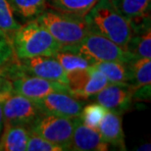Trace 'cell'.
I'll list each match as a JSON object with an SVG mask.
<instances>
[{"mask_svg": "<svg viewBox=\"0 0 151 151\" xmlns=\"http://www.w3.org/2000/svg\"><path fill=\"white\" fill-rule=\"evenodd\" d=\"M84 19L90 32L103 35L126 49L132 37V26L111 0H97Z\"/></svg>", "mask_w": 151, "mask_h": 151, "instance_id": "cell-1", "label": "cell"}, {"mask_svg": "<svg viewBox=\"0 0 151 151\" xmlns=\"http://www.w3.org/2000/svg\"><path fill=\"white\" fill-rule=\"evenodd\" d=\"M61 46V50L76 46L90 32L84 17L55 9L44 10L35 18Z\"/></svg>", "mask_w": 151, "mask_h": 151, "instance_id": "cell-2", "label": "cell"}, {"mask_svg": "<svg viewBox=\"0 0 151 151\" xmlns=\"http://www.w3.org/2000/svg\"><path fill=\"white\" fill-rule=\"evenodd\" d=\"M14 54L19 59L54 56L61 46L37 19L20 26L13 37Z\"/></svg>", "mask_w": 151, "mask_h": 151, "instance_id": "cell-3", "label": "cell"}, {"mask_svg": "<svg viewBox=\"0 0 151 151\" xmlns=\"http://www.w3.org/2000/svg\"><path fill=\"white\" fill-rule=\"evenodd\" d=\"M63 51L78 54L86 59L90 65L107 61L128 63L129 60L134 58L123 47L119 46L103 35L92 32H89L76 46Z\"/></svg>", "mask_w": 151, "mask_h": 151, "instance_id": "cell-4", "label": "cell"}, {"mask_svg": "<svg viewBox=\"0 0 151 151\" xmlns=\"http://www.w3.org/2000/svg\"><path fill=\"white\" fill-rule=\"evenodd\" d=\"M0 105L5 126H25L31 128L42 113L37 102L18 94L13 90L0 92Z\"/></svg>", "mask_w": 151, "mask_h": 151, "instance_id": "cell-5", "label": "cell"}, {"mask_svg": "<svg viewBox=\"0 0 151 151\" xmlns=\"http://www.w3.org/2000/svg\"><path fill=\"white\" fill-rule=\"evenodd\" d=\"M74 125V119L42 114L32 124L29 131L60 146L63 150H70Z\"/></svg>", "mask_w": 151, "mask_h": 151, "instance_id": "cell-6", "label": "cell"}, {"mask_svg": "<svg viewBox=\"0 0 151 151\" xmlns=\"http://www.w3.org/2000/svg\"><path fill=\"white\" fill-rule=\"evenodd\" d=\"M67 87L71 95L78 99H88L109 83L106 77L91 65L86 69L67 73Z\"/></svg>", "mask_w": 151, "mask_h": 151, "instance_id": "cell-7", "label": "cell"}, {"mask_svg": "<svg viewBox=\"0 0 151 151\" xmlns=\"http://www.w3.org/2000/svg\"><path fill=\"white\" fill-rule=\"evenodd\" d=\"M17 66L22 74L35 76L67 86V72L54 56H35L19 59Z\"/></svg>", "mask_w": 151, "mask_h": 151, "instance_id": "cell-8", "label": "cell"}, {"mask_svg": "<svg viewBox=\"0 0 151 151\" xmlns=\"http://www.w3.org/2000/svg\"><path fill=\"white\" fill-rule=\"evenodd\" d=\"M12 90L35 102L40 100L51 92L69 93L66 84L27 74H21L12 81Z\"/></svg>", "mask_w": 151, "mask_h": 151, "instance_id": "cell-9", "label": "cell"}, {"mask_svg": "<svg viewBox=\"0 0 151 151\" xmlns=\"http://www.w3.org/2000/svg\"><path fill=\"white\" fill-rule=\"evenodd\" d=\"M38 108L43 114L54 115L74 119L80 116L84 106L81 99L74 97L68 92H51L37 101Z\"/></svg>", "mask_w": 151, "mask_h": 151, "instance_id": "cell-10", "label": "cell"}, {"mask_svg": "<svg viewBox=\"0 0 151 151\" xmlns=\"http://www.w3.org/2000/svg\"><path fill=\"white\" fill-rule=\"evenodd\" d=\"M134 88L131 83H108L94 95L96 103L111 112L122 114L129 110L134 100Z\"/></svg>", "mask_w": 151, "mask_h": 151, "instance_id": "cell-11", "label": "cell"}, {"mask_svg": "<svg viewBox=\"0 0 151 151\" xmlns=\"http://www.w3.org/2000/svg\"><path fill=\"white\" fill-rule=\"evenodd\" d=\"M74 123L70 150L106 151L108 149V144L102 138L98 129L86 126L78 117L74 118Z\"/></svg>", "mask_w": 151, "mask_h": 151, "instance_id": "cell-12", "label": "cell"}, {"mask_svg": "<svg viewBox=\"0 0 151 151\" xmlns=\"http://www.w3.org/2000/svg\"><path fill=\"white\" fill-rule=\"evenodd\" d=\"M132 37L126 47L134 58L151 59V29L150 16H146L140 20L131 22Z\"/></svg>", "mask_w": 151, "mask_h": 151, "instance_id": "cell-13", "label": "cell"}, {"mask_svg": "<svg viewBox=\"0 0 151 151\" xmlns=\"http://www.w3.org/2000/svg\"><path fill=\"white\" fill-rule=\"evenodd\" d=\"M97 129L107 144L120 147L121 149H126L125 134L123 132L122 118L120 114L107 111Z\"/></svg>", "mask_w": 151, "mask_h": 151, "instance_id": "cell-14", "label": "cell"}, {"mask_svg": "<svg viewBox=\"0 0 151 151\" xmlns=\"http://www.w3.org/2000/svg\"><path fill=\"white\" fill-rule=\"evenodd\" d=\"M29 129L25 126H5L0 138V151H26Z\"/></svg>", "mask_w": 151, "mask_h": 151, "instance_id": "cell-15", "label": "cell"}, {"mask_svg": "<svg viewBox=\"0 0 151 151\" xmlns=\"http://www.w3.org/2000/svg\"><path fill=\"white\" fill-rule=\"evenodd\" d=\"M129 83L135 89L149 86L151 83V59L132 58L128 62Z\"/></svg>", "mask_w": 151, "mask_h": 151, "instance_id": "cell-16", "label": "cell"}, {"mask_svg": "<svg viewBox=\"0 0 151 151\" xmlns=\"http://www.w3.org/2000/svg\"><path fill=\"white\" fill-rule=\"evenodd\" d=\"M151 0H111L117 10L129 22L140 20L149 16Z\"/></svg>", "mask_w": 151, "mask_h": 151, "instance_id": "cell-17", "label": "cell"}, {"mask_svg": "<svg viewBox=\"0 0 151 151\" xmlns=\"http://www.w3.org/2000/svg\"><path fill=\"white\" fill-rule=\"evenodd\" d=\"M103 74L110 83H129V71L128 63L117 61L99 62L92 65Z\"/></svg>", "mask_w": 151, "mask_h": 151, "instance_id": "cell-18", "label": "cell"}, {"mask_svg": "<svg viewBox=\"0 0 151 151\" xmlns=\"http://www.w3.org/2000/svg\"><path fill=\"white\" fill-rule=\"evenodd\" d=\"M97 0H46L52 9L84 17Z\"/></svg>", "mask_w": 151, "mask_h": 151, "instance_id": "cell-19", "label": "cell"}, {"mask_svg": "<svg viewBox=\"0 0 151 151\" xmlns=\"http://www.w3.org/2000/svg\"><path fill=\"white\" fill-rule=\"evenodd\" d=\"M13 11L24 19H35L45 10L46 0H8Z\"/></svg>", "mask_w": 151, "mask_h": 151, "instance_id": "cell-20", "label": "cell"}, {"mask_svg": "<svg viewBox=\"0 0 151 151\" xmlns=\"http://www.w3.org/2000/svg\"><path fill=\"white\" fill-rule=\"evenodd\" d=\"M20 24L15 20L14 11L8 0H0V32H2L13 43V37L20 28Z\"/></svg>", "mask_w": 151, "mask_h": 151, "instance_id": "cell-21", "label": "cell"}, {"mask_svg": "<svg viewBox=\"0 0 151 151\" xmlns=\"http://www.w3.org/2000/svg\"><path fill=\"white\" fill-rule=\"evenodd\" d=\"M107 111L108 110L105 109L102 105L93 103L86 107L83 106L78 118L86 126L97 129Z\"/></svg>", "mask_w": 151, "mask_h": 151, "instance_id": "cell-22", "label": "cell"}, {"mask_svg": "<svg viewBox=\"0 0 151 151\" xmlns=\"http://www.w3.org/2000/svg\"><path fill=\"white\" fill-rule=\"evenodd\" d=\"M54 57L67 73L71 71L80 70V69H86L91 66L83 57L69 51L60 50L54 55Z\"/></svg>", "mask_w": 151, "mask_h": 151, "instance_id": "cell-23", "label": "cell"}, {"mask_svg": "<svg viewBox=\"0 0 151 151\" xmlns=\"http://www.w3.org/2000/svg\"><path fill=\"white\" fill-rule=\"evenodd\" d=\"M27 151H63V149L39 134L29 131L27 142Z\"/></svg>", "mask_w": 151, "mask_h": 151, "instance_id": "cell-24", "label": "cell"}, {"mask_svg": "<svg viewBox=\"0 0 151 151\" xmlns=\"http://www.w3.org/2000/svg\"><path fill=\"white\" fill-rule=\"evenodd\" d=\"M13 56V43L2 32H0V68L8 64Z\"/></svg>", "mask_w": 151, "mask_h": 151, "instance_id": "cell-25", "label": "cell"}, {"mask_svg": "<svg viewBox=\"0 0 151 151\" xmlns=\"http://www.w3.org/2000/svg\"><path fill=\"white\" fill-rule=\"evenodd\" d=\"M11 89H12V81L5 77L4 73L0 69V92L5 91V90H11Z\"/></svg>", "mask_w": 151, "mask_h": 151, "instance_id": "cell-26", "label": "cell"}, {"mask_svg": "<svg viewBox=\"0 0 151 151\" xmlns=\"http://www.w3.org/2000/svg\"><path fill=\"white\" fill-rule=\"evenodd\" d=\"M3 126H4V122H3V113H2V108L0 105V132H2Z\"/></svg>", "mask_w": 151, "mask_h": 151, "instance_id": "cell-27", "label": "cell"}]
</instances>
